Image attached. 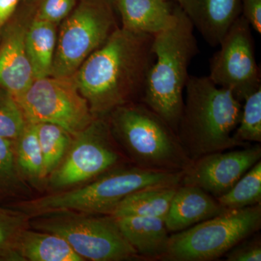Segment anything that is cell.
I'll return each mask as SVG.
<instances>
[{"label":"cell","mask_w":261,"mask_h":261,"mask_svg":"<svg viewBox=\"0 0 261 261\" xmlns=\"http://www.w3.org/2000/svg\"><path fill=\"white\" fill-rule=\"evenodd\" d=\"M154 36L117 28L73 75L95 118L127 103L142 102L155 56Z\"/></svg>","instance_id":"1"},{"label":"cell","mask_w":261,"mask_h":261,"mask_svg":"<svg viewBox=\"0 0 261 261\" xmlns=\"http://www.w3.org/2000/svg\"><path fill=\"white\" fill-rule=\"evenodd\" d=\"M177 135L192 160L212 152L243 147L233 135L241 116L242 102L231 91L209 76L190 75Z\"/></svg>","instance_id":"2"},{"label":"cell","mask_w":261,"mask_h":261,"mask_svg":"<svg viewBox=\"0 0 261 261\" xmlns=\"http://www.w3.org/2000/svg\"><path fill=\"white\" fill-rule=\"evenodd\" d=\"M183 173L151 171L136 166H118L80 188L20 202L16 210L29 219L56 213L110 215L133 192L149 187L178 186Z\"/></svg>","instance_id":"3"},{"label":"cell","mask_w":261,"mask_h":261,"mask_svg":"<svg viewBox=\"0 0 261 261\" xmlns=\"http://www.w3.org/2000/svg\"><path fill=\"white\" fill-rule=\"evenodd\" d=\"M174 23L154 35L155 60L147 76L142 102L159 115L177 133L184 107V91L190 63L199 53L191 20L176 5Z\"/></svg>","instance_id":"4"},{"label":"cell","mask_w":261,"mask_h":261,"mask_svg":"<svg viewBox=\"0 0 261 261\" xmlns=\"http://www.w3.org/2000/svg\"><path fill=\"white\" fill-rule=\"evenodd\" d=\"M111 134L134 166L163 172H183L193 161L177 133L145 103H127L108 116Z\"/></svg>","instance_id":"5"},{"label":"cell","mask_w":261,"mask_h":261,"mask_svg":"<svg viewBox=\"0 0 261 261\" xmlns=\"http://www.w3.org/2000/svg\"><path fill=\"white\" fill-rule=\"evenodd\" d=\"M261 205L226 210L170 236L166 261H210L260 230Z\"/></svg>","instance_id":"6"},{"label":"cell","mask_w":261,"mask_h":261,"mask_svg":"<svg viewBox=\"0 0 261 261\" xmlns=\"http://www.w3.org/2000/svg\"><path fill=\"white\" fill-rule=\"evenodd\" d=\"M34 229L64 239L84 260L121 261L139 258L110 215L56 213L32 218Z\"/></svg>","instance_id":"7"},{"label":"cell","mask_w":261,"mask_h":261,"mask_svg":"<svg viewBox=\"0 0 261 261\" xmlns=\"http://www.w3.org/2000/svg\"><path fill=\"white\" fill-rule=\"evenodd\" d=\"M117 28L108 0H81L61 24L51 76H73Z\"/></svg>","instance_id":"8"},{"label":"cell","mask_w":261,"mask_h":261,"mask_svg":"<svg viewBox=\"0 0 261 261\" xmlns=\"http://www.w3.org/2000/svg\"><path fill=\"white\" fill-rule=\"evenodd\" d=\"M16 100L29 123H54L73 137L95 118L73 76L34 80Z\"/></svg>","instance_id":"9"},{"label":"cell","mask_w":261,"mask_h":261,"mask_svg":"<svg viewBox=\"0 0 261 261\" xmlns=\"http://www.w3.org/2000/svg\"><path fill=\"white\" fill-rule=\"evenodd\" d=\"M108 116L95 118L74 136L64 159L49 175L51 188L63 190L94 180L121 162Z\"/></svg>","instance_id":"10"},{"label":"cell","mask_w":261,"mask_h":261,"mask_svg":"<svg viewBox=\"0 0 261 261\" xmlns=\"http://www.w3.org/2000/svg\"><path fill=\"white\" fill-rule=\"evenodd\" d=\"M210 61L209 78L215 84L244 99L261 87L252 28L240 15L228 29Z\"/></svg>","instance_id":"11"},{"label":"cell","mask_w":261,"mask_h":261,"mask_svg":"<svg viewBox=\"0 0 261 261\" xmlns=\"http://www.w3.org/2000/svg\"><path fill=\"white\" fill-rule=\"evenodd\" d=\"M258 143L243 149L212 152L195 160L184 171L180 185L202 189L216 199L224 195L260 161Z\"/></svg>","instance_id":"12"},{"label":"cell","mask_w":261,"mask_h":261,"mask_svg":"<svg viewBox=\"0 0 261 261\" xmlns=\"http://www.w3.org/2000/svg\"><path fill=\"white\" fill-rule=\"evenodd\" d=\"M30 23L18 19L10 20L1 32L0 87L8 91L15 99L34 80L25 47V35Z\"/></svg>","instance_id":"13"},{"label":"cell","mask_w":261,"mask_h":261,"mask_svg":"<svg viewBox=\"0 0 261 261\" xmlns=\"http://www.w3.org/2000/svg\"><path fill=\"white\" fill-rule=\"evenodd\" d=\"M178 4L211 47L219 45L242 14V0H179Z\"/></svg>","instance_id":"14"},{"label":"cell","mask_w":261,"mask_h":261,"mask_svg":"<svg viewBox=\"0 0 261 261\" xmlns=\"http://www.w3.org/2000/svg\"><path fill=\"white\" fill-rule=\"evenodd\" d=\"M226 211L214 196L199 187H176L165 224L169 232H178Z\"/></svg>","instance_id":"15"},{"label":"cell","mask_w":261,"mask_h":261,"mask_svg":"<svg viewBox=\"0 0 261 261\" xmlns=\"http://www.w3.org/2000/svg\"><path fill=\"white\" fill-rule=\"evenodd\" d=\"M122 27L134 33L155 35L168 29L176 19L169 0H114Z\"/></svg>","instance_id":"16"},{"label":"cell","mask_w":261,"mask_h":261,"mask_svg":"<svg viewBox=\"0 0 261 261\" xmlns=\"http://www.w3.org/2000/svg\"><path fill=\"white\" fill-rule=\"evenodd\" d=\"M115 219L123 236L139 257L147 260H162L167 252L171 236L164 219L142 216Z\"/></svg>","instance_id":"17"},{"label":"cell","mask_w":261,"mask_h":261,"mask_svg":"<svg viewBox=\"0 0 261 261\" xmlns=\"http://www.w3.org/2000/svg\"><path fill=\"white\" fill-rule=\"evenodd\" d=\"M15 251L20 261L84 260L61 237L29 227L19 234Z\"/></svg>","instance_id":"18"},{"label":"cell","mask_w":261,"mask_h":261,"mask_svg":"<svg viewBox=\"0 0 261 261\" xmlns=\"http://www.w3.org/2000/svg\"><path fill=\"white\" fill-rule=\"evenodd\" d=\"M56 24L34 18L25 35V47L34 80L50 76L56 53Z\"/></svg>","instance_id":"19"},{"label":"cell","mask_w":261,"mask_h":261,"mask_svg":"<svg viewBox=\"0 0 261 261\" xmlns=\"http://www.w3.org/2000/svg\"><path fill=\"white\" fill-rule=\"evenodd\" d=\"M177 187H149L133 192L121 201L110 216L115 218L142 216L165 219Z\"/></svg>","instance_id":"20"},{"label":"cell","mask_w":261,"mask_h":261,"mask_svg":"<svg viewBox=\"0 0 261 261\" xmlns=\"http://www.w3.org/2000/svg\"><path fill=\"white\" fill-rule=\"evenodd\" d=\"M14 144L15 159L20 176L34 184L44 180V163L35 123L27 122Z\"/></svg>","instance_id":"21"},{"label":"cell","mask_w":261,"mask_h":261,"mask_svg":"<svg viewBox=\"0 0 261 261\" xmlns=\"http://www.w3.org/2000/svg\"><path fill=\"white\" fill-rule=\"evenodd\" d=\"M35 125L42 151L44 175L46 178L64 159L73 137L64 128L54 123H39Z\"/></svg>","instance_id":"22"},{"label":"cell","mask_w":261,"mask_h":261,"mask_svg":"<svg viewBox=\"0 0 261 261\" xmlns=\"http://www.w3.org/2000/svg\"><path fill=\"white\" fill-rule=\"evenodd\" d=\"M217 200L226 210L260 204L261 161L248 170L231 190L218 197Z\"/></svg>","instance_id":"23"},{"label":"cell","mask_w":261,"mask_h":261,"mask_svg":"<svg viewBox=\"0 0 261 261\" xmlns=\"http://www.w3.org/2000/svg\"><path fill=\"white\" fill-rule=\"evenodd\" d=\"M241 116L233 137L236 142L247 146L261 142V87L243 101Z\"/></svg>","instance_id":"24"},{"label":"cell","mask_w":261,"mask_h":261,"mask_svg":"<svg viewBox=\"0 0 261 261\" xmlns=\"http://www.w3.org/2000/svg\"><path fill=\"white\" fill-rule=\"evenodd\" d=\"M29 219L20 211L0 207V260L20 261L15 245L20 232L29 227Z\"/></svg>","instance_id":"25"},{"label":"cell","mask_w":261,"mask_h":261,"mask_svg":"<svg viewBox=\"0 0 261 261\" xmlns=\"http://www.w3.org/2000/svg\"><path fill=\"white\" fill-rule=\"evenodd\" d=\"M27 123L18 101L8 91L0 87V137L14 141Z\"/></svg>","instance_id":"26"},{"label":"cell","mask_w":261,"mask_h":261,"mask_svg":"<svg viewBox=\"0 0 261 261\" xmlns=\"http://www.w3.org/2000/svg\"><path fill=\"white\" fill-rule=\"evenodd\" d=\"M14 141L0 137V192L11 191L20 183Z\"/></svg>","instance_id":"27"},{"label":"cell","mask_w":261,"mask_h":261,"mask_svg":"<svg viewBox=\"0 0 261 261\" xmlns=\"http://www.w3.org/2000/svg\"><path fill=\"white\" fill-rule=\"evenodd\" d=\"M77 0H41L35 18L57 24L63 21L76 6Z\"/></svg>","instance_id":"28"},{"label":"cell","mask_w":261,"mask_h":261,"mask_svg":"<svg viewBox=\"0 0 261 261\" xmlns=\"http://www.w3.org/2000/svg\"><path fill=\"white\" fill-rule=\"evenodd\" d=\"M225 257L228 261H260V237L245 239L226 252Z\"/></svg>","instance_id":"29"},{"label":"cell","mask_w":261,"mask_h":261,"mask_svg":"<svg viewBox=\"0 0 261 261\" xmlns=\"http://www.w3.org/2000/svg\"><path fill=\"white\" fill-rule=\"evenodd\" d=\"M257 34H261V0H242V14Z\"/></svg>","instance_id":"30"},{"label":"cell","mask_w":261,"mask_h":261,"mask_svg":"<svg viewBox=\"0 0 261 261\" xmlns=\"http://www.w3.org/2000/svg\"><path fill=\"white\" fill-rule=\"evenodd\" d=\"M20 0H0V31L10 21Z\"/></svg>","instance_id":"31"},{"label":"cell","mask_w":261,"mask_h":261,"mask_svg":"<svg viewBox=\"0 0 261 261\" xmlns=\"http://www.w3.org/2000/svg\"><path fill=\"white\" fill-rule=\"evenodd\" d=\"M1 32L2 31H0V38H1Z\"/></svg>","instance_id":"32"},{"label":"cell","mask_w":261,"mask_h":261,"mask_svg":"<svg viewBox=\"0 0 261 261\" xmlns=\"http://www.w3.org/2000/svg\"><path fill=\"white\" fill-rule=\"evenodd\" d=\"M175 1L177 2V3H178V1H179V0H175Z\"/></svg>","instance_id":"33"}]
</instances>
